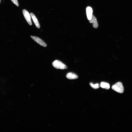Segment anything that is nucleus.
<instances>
[{
  "label": "nucleus",
  "instance_id": "f257e3e1",
  "mask_svg": "<svg viewBox=\"0 0 132 132\" xmlns=\"http://www.w3.org/2000/svg\"><path fill=\"white\" fill-rule=\"evenodd\" d=\"M53 66L55 68L61 70L67 69V67L63 63L58 60H56L52 63Z\"/></svg>",
  "mask_w": 132,
  "mask_h": 132
},
{
  "label": "nucleus",
  "instance_id": "f03ea898",
  "mask_svg": "<svg viewBox=\"0 0 132 132\" xmlns=\"http://www.w3.org/2000/svg\"><path fill=\"white\" fill-rule=\"evenodd\" d=\"M112 89L115 91L121 93L124 92V88L122 83L118 82L113 85L112 87Z\"/></svg>",
  "mask_w": 132,
  "mask_h": 132
},
{
  "label": "nucleus",
  "instance_id": "7ed1b4c3",
  "mask_svg": "<svg viewBox=\"0 0 132 132\" xmlns=\"http://www.w3.org/2000/svg\"><path fill=\"white\" fill-rule=\"evenodd\" d=\"M23 13L28 23L30 26L32 25V24L31 21V16L29 12L27 10L24 9L23 10Z\"/></svg>",
  "mask_w": 132,
  "mask_h": 132
},
{
  "label": "nucleus",
  "instance_id": "20e7f679",
  "mask_svg": "<svg viewBox=\"0 0 132 132\" xmlns=\"http://www.w3.org/2000/svg\"><path fill=\"white\" fill-rule=\"evenodd\" d=\"M31 37L40 45L44 47L47 46V44L39 37L32 36H31Z\"/></svg>",
  "mask_w": 132,
  "mask_h": 132
},
{
  "label": "nucleus",
  "instance_id": "39448f33",
  "mask_svg": "<svg viewBox=\"0 0 132 132\" xmlns=\"http://www.w3.org/2000/svg\"><path fill=\"white\" fill-rule=\"evenodd\" d=\"M89 21L90 23L93 24V26L94 28H97L98 27V24L97 19L94 15H92V18L89 20Z\"/></svg>",
  "mask_w": 132,
  "mask_h": 132
},
{
  "label": "nucleus",
  "instance_id": "423d86ee",
  "mask_svg": "<svg viewBox=\"0 0 132 132\" xmlns=\"http://www.w3.org/2000/svg\"><path fill=\"white\" fill-rule=\"evenodd\" d=\"M93 10L92 8L90 7H87L86 8V12L87 18L89 20L92 18L93 15Z\"/></svg>",
  "mask_w": 132,
  "mask_h": 132
},
{
  "label": "nucleus",
  "instance_id": "0eeeda50",
  "mask_svg": "<svg viewBox=\"0 0 132 132\" xmlns=\"http://www.w3.org/2000/svg\"><path fill=\"white\" fill-rule=\"evenodd\" d=\"M30 15L31 17H32L34 23L36 27L38 28H40V26L39 23L35 16L32 13H31Z\"/></svg>",
  "mask_w": 132,
  "mask_h": 132
},
{
  "label": "nucleus",
  "instance_id": "6e6552de",
  "mask_svg": "<svg viewBox=\"0 0 132 132\" xmlns=\"http://www.w3.org/2000/svg\"><path fill=\"white\" fill-rule=\"evenodd\" d=\"M66 77L68 79L71 80L76 79L78 78L77 75L72 72L68 73L66 75Z\"/></svg>",
  "mask_w": 132,
  "mask_h": 132
},
{
  "label": "nucleus",
  "instance_id": "1a4fd4ad",
  "mask_svg": "<svg viewBox=\"0 0 132 132\" xmlns=\"http://www.w3.org/2000/svg\"><path fill=\"white\" fill-rule=\"evenodd\" d=\"M100 86L103 88L108 90L110 88V85L108 83L102 82L100 84Z\"/></svg>",
  "mask_w": 132,
  "mask_h": 132
},
{
  "label": "nucleus",
  "instance_id": "9d476101",
  "mask_svg": "<svg viewBox=\"0 0 132 132\" xmlns=\"http://www.w3.org/2000/svg\"><path fill=\"white\" fill-rule=\"evenodd\" d=\"M90 85L93 88L96 89H98L100 86L99 84H93L92 83H90Z\"/></svg>",
  "mask_w": 132,
  "mask_h": 132
},
{
  "label": "nucleus",
  "instance_id": "9b49d317",
  "mask_svg": "<svg viewBox=\"0 0 132 132\" xmlns=\"http://www.w3.org/2000/svg\"><path fill=\"white\" fill-rule=\"evenodd\" d=\"M11 1L12 3L16 5L17 7H19V4L17 0H11Z\"/></svg>",
  "mask_w": 132,
  "mask_h": 132
},
{
  "label": "nucleus",
  "instance_id": "f8f14e48",
  "mask_svg": "<svg viewBox=\"0 0 132 132\" xmlns=\"http://www.w3.org/2000/svg\"><path fill=\"white\" fill-rule=\"evenodd\" d=\"M1 2V0H0V3Z\"/></svg>",
  "mask_w": 132,
  "mask_h": 132
}]
</instances>
